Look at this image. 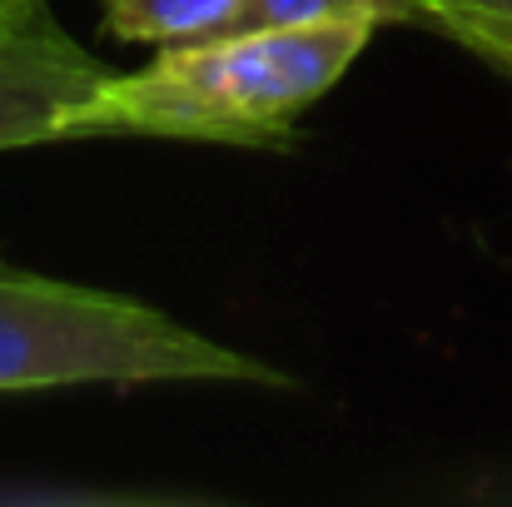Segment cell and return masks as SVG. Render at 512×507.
I'll list each match as a JSON object with an SVG mask.
<instances>
[{"label":"cell","instance_id":"cell-2","mask_svg":"<svg viewBox=\"0 0 512 507\" xmlns=\"http://www.w3.org/2000/svg\"><path fill=\"white\" fill-rule=\"evenodd\" d=\"M140 383L289 388V373L204 338L145 299L0 264V393Z\"/></svg>","mask_w":512,"mask_h":507},{"label":"cell","instance_id":"cell-3","mask_svg":"<svg viewBox=\"0 0 512 507\" xmlns=\"http://www.w3.org/2000/svg\"><path fill=\"white\" fill-rule=\"evenodd\" d=\"M110 70L55 20L30 15L0 40V150L60 145L70 110Z\"/></svg>","mask_w":512,"mask_h":507},{"label":"cell","instance_id":"cell-4","mask_svg":"<svg viewBox=\"0 0 512 507\" xmlns=\"http://www.w3.org/2000/svg\"><path fill=\"white\" fill-rule=\"evenodd\" d=\"M105 25L115 40L130 45H184L234 30V15L244 0H100Z\"/></svg>","mask_w":512,"mask_h":507},{"label":"cell","instance_id":"cell-5","mask_svg":"<svg viewBox=\"0 0 512 507\" xmlns=\"http://www.w3.org/2000/svg\"><path fill=\"white\" fill-rule=\"evenodd\" d=\"M413 25L438 30L512 80V0H408Z\"/></svg>","mask_w":512,"mask_h":507},{"label":"cell","instance_id":"cell-1","mask_svg":"<svg viewBox=\"0 0 512 507\" xmlns=\"http://www.w3.org/2000/svg\"><path fill=\"white\" fill-rule=\"evenodd\" d=\"M378 25H269L160 45L130 75H105L65 120V140L155 135L229 150H284L309 105H319Z\"/></svg>","mask_w":512,"mask_h":507},{"label":"cell","instance_id":"cell-6","mask_svg":"<svg viewBox=\"0 0 512 507\" xmlns=\"http://www.w3.org/2000/svg\"><path fill=\"white\" fill-rule=\"evenodd\" d=\"M413 25L408 0H244L234 15V30H299V25Z\"/></svg>","mask_w":512,"mask_h":507},{"label":"cell","instance_id":"cell-7","mask_svg":"<svg viewBox=\"0 0 512 507\" xmlns=\"http://www.w3.org/2000/svg\"><path fill=\"white\" fill-rule=\"evenodd\" d=\"M30 15H40V0H0V40L10 30H20Z\"/></svg>","mask_w":512,"mask_h":507}]
</instances>
